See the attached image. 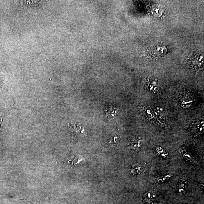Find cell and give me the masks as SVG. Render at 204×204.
I'll use <instances>...</instances> for the list:
<instances>
[{"instance_id": "6da1fadb", "label": "cell", "mask_w": 204, "mask_h": 204, "mask_svg": "<svg viewBox=\"0 0 204 204\" xmlns=\"http://www.w3.org/2000/svg\"><path fill=\"white\" fill-rule=\"evenodd\" d=\"M167 49L165 46L156 45L151 49L150 53L153 56H159L164 55L167 52Z\"/></svg>"}, {"instance_id": "7a4b0ae2", "label": "cell", "mask_w": 204, "mask_h": 204, "mask_svg": "<svg viewBox=\"0 0 204 204\" xmlns=\"http://www.w3.org/2000/svg\"><path fill=\"white\" fill-rule=\"evenodd\" d=\"M117 109L113 105H109L107 107L104 111L106 117L108 119H113L116 116Z\"/></svg>"}, {"instance_id": "52a82bcc", "label": "cell", "mask_w": 204, "mask_h": 204, "mask_svg": "<svg viewBox=\"0 0 204 204\" xmlns=\"http://www.w3.org/2000/svg\"><path fill=\"white\" fill-rule=\"evenodd\" d=\"M142 169L141 166L138 165H134L132 166L131 172L133 176L139 174L142 171Z\"/></svg>"}, {"instance_id": "277c9868", "label": "cell", "mask_w": 204, "mask_h": 204, "mask_svg": "<svg viewBox=\"0 0 204 204\" xmlns=\"http://www.w3.org/2000/svg\"><path fill=\"white\" fill-rule=\"evenodd\" d=\"M193 103V97L189 94H185L181 100V104L184 108H188Z\"/></svg>"}, {"instance_id": "9c48e42d", "label": "cell", "mask_w": 204, "mask_h": 204, "mask_svg": "<svg viewBox=\"0 0 204 204\" xmlns=\"http://www.w3.org/2000/svg\"><path fill=\"white\" fill-rule=\"evenodd\" d=\"M144 112L145 114L148 117H147L150 119H152L154 116L153 112L152 111V110L148 107H145L144 109Z\"/></svg>"}, {"instance_id": "5b68a950", "label": "cell", "mask_w": 204, "mask_h": 204, "mask_svg": "<svg viewBox=\"0 0 204 204\" xmlns=\"http://www.w3.org/2000/svg\"><path fill=\"white\" fill-rule=\"evenodd\" d=\"M142 139V138L139 137H133L130 141V145L132 148L134 149L139 148Z\"/></svg>"}, {"instance_id": "3957f363", "label": "cell", "mask_w": 204, "mask_h": 204, "mask_svg": "<svg viewBox=\"0 0 204 204\" xmlns=\"http://www.w3.org/2000/svg\"><path fill=\"white\" fill-rule=\"evenodd\" d=\"M146 85L148 90L152 92H155L158 90V83L157 80L153 79H148L146 82Z\"/></svg>"}, {"instance_id": "30bf717a", "label": "cell", "mask_w": 204, "mask_h": 204, "mask_svg": "<svg viewBox=\"0 0 204 204\" xmlns=\"http://www.w3.org/2000/svg\"><path fill=\"white\" fill-rule=\"evenodd\" d=\"M118 139V137H117V136H115V137H113V139H112L111 140H113V141H112V142H110V143H116V139Z\"/></svg>"}, {"instance_id": "8992f818", "label": "cell", "mask_w": 204, "mask_h": 204, "mask_svg": "<svg viewBox=\"0 0 204 204\" xmlns=\"http://www.w3.org/2000/svg\"><path fill=\"white\" fill-rule=\"evenodd\" d=\"M198 56L196 57V58L192 61V66L195 69L200 68L201 65L203 63V57L200 55H198Z\"/></svg>"}, {"instance_id": "ba28073f", "label": "cell", "mask_w": 204, "mask_h": 204, "mask_svg": "<svg viewBox=\"0 0 204 204\" xmlns=\"http://www.w3.org/2000/svg\"><path fill=\"white\" fill-rule=\"evenodd\" d=\"M145 199L148 202H152V201H155L156 198V195L153 193L152 192H147L145 195Z\"/></svg>"}]
</instances>
